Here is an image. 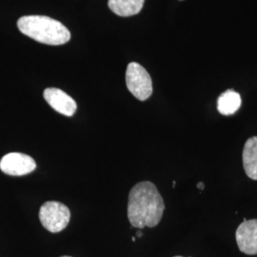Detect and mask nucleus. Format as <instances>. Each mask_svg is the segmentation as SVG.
Listing matches in <instances>:
<instances>
[{"mask_svg": "<svg viewBox=\"0 0 257 257\" xmlns=\"http://www.w3.org/2000/svg\"><path fill=\"white\" fill-rule=\"evenodd\" d=\"M43 96L54 110L63 115L73 116L76 111V102L60 89L48 88L43 92Z\"/></svg>", "mask_w": 257, "mask_h": 257, "instance_id": "nucleus-7", "label": "nucleus"}, {"mask_svg": "<svg viewBox=\"0 0 257 257\" xmlns=\"http://www.w3.org/2000/svg\"><path fill=\"white\" fill-rule=\"evenodd\" d=\"M197 188L199 189V190H204V188H205V185L202 182H199V183L197 184Z\"/></svg>", "mask_w": 257, "mask_h": 257, "instance_id": "nucleus-11", "label": "nucleus"}, {"mask_svg": "<svg viewBox=\"0 0 257 257\" xmlns=\"http://www.w3.org/2000/svg\"><path fill=\"white\" fill-rule=\"evenodd\" d=\"M137 235H138V237H141L143 235V233L140 230H138V232H137Z\"/></svg>", "mask_w": 257, "mask_h": 257, "instance_id": "nucleus-12", "label": "nucleus"}, {"mask_svg": "<svg viewBox=\"0 0 257 257\" xmlns=\"http://www.w3.org/2000/svg\"><path fill=\"white\" fill-rule=\"evenodd\" d=\"M37 168L35 159L21 153H10L0 160V170L8 175L21 176L33 173Z\"/></svg>", "mask_w": 257, "mask_h": 257, "instance_id": "nucleus-5", "label": "nucleus"}, {"mask_svg": "<svg viewBox=\"0 0 257 257\" xmlns=\"http://www.w3.org/2000/svg\"><path fill=\"white\" fill-rule=\"evenodd\" d=\"M39 219L47 230L56 233L68 226L71 219V211L62 203L48 201L40 207Z\"/></svg>", "mask_w": 257, "mask_h": 257, "instance_id": "nucleus-3", "label": "nucleus"}, {"mask_svg": "<svg viewBox=\"0 0 257 257\" xmlns=\"http://www.w3.org/2000/svg\"><path fill=\"white\" fill-rule=\"evenodd\" d=\"M132 240H133V241L135 242V241H136V237H133V238H132Z\"/></svg>", "mask_w": 257, "mask_h": 257, "instance_id": "nucleus-14", "label": "nucleus"}, {"mask_svg": "<svg viewBox=\"0 0 257 257\" xmlns=\"http://www.w3.org/2000/svg\"><path fill=\"white\" fill-rule=\"evenodd\" d=\"M164 210V200L155 184L143 181L132 188L128 193V218L133 227H156L161 220Z\"/></svg>", "mask_w": 257, "mask_h": 257, "instance_id": "nucleus-1", "label": "nucleus"}, {"mask_svg": "<svg viewBox=\"0 0 257 257\" xmlns=\"http://www.w3.org/2000/svg\"><path fill=\"white\" fill-rule=\"evenodd\" d=\"M145 0H109L108 6L111 12L119 17L136 16L143 8Z\"/></svg>", "mask_w": 257, "mask_h": 257, "instance_id": "nucleus-9", "label": "nucleus"}, {"mask_svg": "<svg viewBox=\"0 0 257 257\" xmlns=\"http://www.w3.org/2000/svg\"><path fill=\"white\" fill-rule=\"evenodd\" d=\"M126 85L131 93L140 101H145L153 93V81L145 68L131 62L126 71Z\"/></svg>", "mask_w": 257, "mask_h": 257, "instance_id": "nucleus-4", "label": "nucleus"}, {"mask_svg": "<svg viewBox=\"0 0 257 257\" xmlns=\"http://www.w3.org/2000/svg\"><path fill=\"white\" fill-rule=\"evenodd\" d=\"M175 257H182V256H175Z\"/></svg>", "mask_w": 257, "mask_h": 257, "instance_id": "nucleus-16", "label": "nucleus"}, {"mask_svg": "<svg viewBox=\"0 0 257 257\" xmlns=\"http://www.w3.org/2000/svg\"><path fill=\"white\" fill-rule=\"evenodd\" d=\"M243 166L246 175L257 180V137L248 138L243 150Z\"/></svg>", "mask_w": 257, "mask_h": 257, "instance_id": "nucleus-8", "label": "nucleus"}, {"mask_svg": "<svg viewBox=\"0 0 257 257\" xmlns=\"http://www.w3.org/2000/svg\"><path fill=\"white\" fill-rule=\"evenodd\" d=\"M242 99L238 92L227 90L217 99V110L223 115H231L241 107Z\"/></svg>", "mask_w": 257, "mask_h": 257, "instance_id": "nucleus-10", "label": "nucleus"}, {"mask_svg": "<svg viewBox=\"0 0 257 257\" xmlns=\"http://www.w3.org/2000/svg\"><path fill=\"white\" fill-rule=\"evenodd\" d=\"M175 184H176V182H175V181H174V182H173V188H175Z\"/></svg>", "mask_w": 257, "mask_h": 257, "instance_id": "nucleus-13", "label": "nucleus"}, {"mask_svg": "<svg viewBox=\"0 0 257 257\" xmlns=\"http://www.w3.org/2000/svg\"><path fill=\"white\" fill-rule=\"evenodd\" d=\"M235 238L242 252L248 255L257 254V219L243 221L236 230Z\"/></svg>", "mask_w": 257, "mask_h": 257, "instance_id": "nucleus-6", "label": "nucleus"}, {"mask_svg": "<svg viewBox=\"0 0 257 257\" xmlns=\"http://www.w3.org/2000/svg\"><path fill=\"white\" fill-rule=\"evenodd\" d=\"M18 27L23 35L47 45H62L71 39L70 31L61 22L49 17H22L18 21Z\"/></svg>", "mask_w": 257, "mask_h": 257, "instance_id": "nucleus-2", "label": "nucleus"}, {"mask_svg": "<svg viewBox=\"0 0 257 257\" xmlns=\"http://www.w3.org/2000/svg\"><path fill=\"white\" fill-rule=\"evenodd\" d=\"M61 257H71V256H61Z\"/></svg>", "mask_w": 257, "mask_h": 257, "instance_id": "nucleus-15", "label": "nucleus"}]
</instances>
